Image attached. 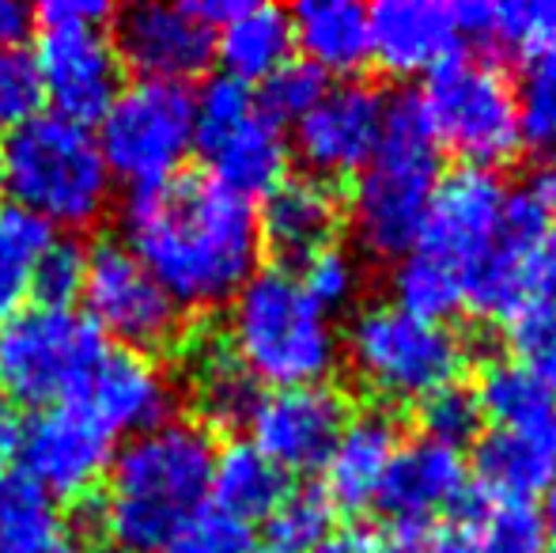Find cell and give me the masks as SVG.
Here are the masks:
<instances>
[{
    "instance_id": "obj_1",
    "label": "cell",
    "mask_w": 556,
    "mask_h": 553,
    "mask_svg": "<svg viewBox=\"0 0 556 553\" xmlns=\"http://www.w3.org/2000/svg\"><path fill=\"white\" fill-rule=\"evenodd\" d=\"M122 236L182 311L231 303L262 259L254 201L208 175H170L132 190Z\"/></svg>"
},
{
    "instance_id": "obj_2",
    "label": "cell",
    "mask_w": 556,
    "mask_h": 553,
    "mask_svg": "<svg viewBox=\"0 0 556 553\" xmlns=\"http://www.w3.org/2000/svg\"><path fill=\"white\" fill-rule=\"evenodd\" d=\"M216 443L198 420H167L129 436L111 458L103 527L122 553H163L178 527L201 512L213 481Z\"/></svg>"
},
{
    "instance_id": "obj_3",
    "label": "cell",
    "mask_w": 556,
    "mask_h": 553,
    "mask_svg": "<svg viewBox=\"0 0 556 553\" xmlns=\"http://www.w3.org/2000/svg\"><path fill=\"white\" fill-rule=\"evenodd\" d=\"M443 178V144L413 91L387 99L375 155L352 190V231L364 254L397 262L417 247L428 205Z\"/></svg>"
},
{
    "instance_id": "obj_4",
    "label": "cell",
    "mask_w": 556,
    "mask_h": 553,
    "mask_svg": "<svg viewBox=\"0 0 556 553\" xmlns=\"http://www.w3.org/2000/svg\"><path fill=\"white\" fill-rule=\"evenodd\" d=\"M227 349L257 384H269L273 391L323 384L341 356L330 315L285 266H257L231 296Z\"/></svg>"
},
{
    "instance_id": "obj_5",
    "label": "cell",
    "mask_w": 556,
    "mask_h": 553,
    "mask_svg": "<svg viewBox=\"0 0 556 553\" xmlns=\"http://www.w3.org/2000/svg\"><path fill=\"white\" fill-rule=\"evenodd\" d=\"M0 183L15 209L50 228H88L111 205L114 178L88 126L35 114L0 140Z\"/></svg>"
},
{
    "instance_id": "obj_6",
    "label": "cell",
    "mask_w": 556,
    "mask_h": 553,
    "mask_svg": "<svg viewBox=\"0 0 556 553\" xmlns=\"http://www.w3.org/2000/svg\"><path fill=\"white\" fill-rule=\"evenodd\" d=\"M349 364L382 402H420L458 384L466 345L443 323H428L394 303H371L349 326Z\"/></svg>"
},
{
    "instance_id": "obj_7",
    "label": "cell",
    "mask_w": 556,
    "mask_h": 553,
    "mask_svg": "<svg viewBox=\"0 0 556 553\" xmlns=\"http://www.w3.org/2000/svg\"><path fill=\"white\" fill-rule=\"evenodd\" d=\"M106 338L76 307H23L0 326V391L20 406H58L84 394Z\"/></svg>"
},
{
    "instance_id": "obj_8",
    "label": "cell",
    "mask_w": 556,
    "mask_h": 553,
    "mask_svg": "<svg viewBox=\"0 0 556 553\" xmlns=\"http://www.w3.org/2000/svg\"><path fill=\"white\" fill-rule=\"evenodd\" d=\"M435 140L469 160L466 167H496L522 144L519 96L496 61L454 53L428 73L420 91Z\"/></svg>"
},
{
    "instance_id": "obj_9",
    "label": "cell",
    "mask_w": 556,
    "mask_h": 553,
    "mask_svg": "<svg viewBox=\"0 0 556 553\" xmlns=\"http://www.w3.org/2000/svg\"><path fill=\"white\" fill-rule=\"evenodd\" d=\"M96 140L111 178L132 190L167 183L193 152V91L167 80L129 84L99 118Z\"/></svg>"
},
{
    "instance_id": "obj_10",
    "label": "cell",
    "mask_w": 556,
    "mask_h": 553,
    "mask_svg": "<svg viewBox=\"0 0 556 553\" xmlns=\"http://www.w3.org/2000/svg\"><path fill=\"white\" fill-rule=\"evenodd\" d=\"M80 296L88 303L84 315L103 338L122 341V349L152 356L182 341V307L122 239H99L88 251Z\"/></svg>"
},
{
    "instance_id": "obj_11",
    "label": "cell",
    "mask_w": 556,
    "mask_h": 553,
    "mask_svg": "<svg viewBox=\"0 0 556 553\" xmlns=\"http://www.w3.org/2000/svg\"><path fill=\"white\" fill-rule=\"evenodd\" d=\"M20 474H27L53 501H84L106 478L114 458V436L80 399L38 410L20 428Z\"/></svg>"
},
{
    "instance_id": "obj_12",
    "label": "cell",
    "mask_w": 556,
    "mask_h": 553,
    "mask_svg": "<svg viewBox=\"0 0 556 553\" xmlns=\"http://www.w3.org/2000/svg\"><path fill=\"white\" fill-rule=\"evenodd\" d=\"M504 193V178L489 167H462L440 178L413 251H425L458 280H466L477 262L496 251Z\"/></svg>"
},
{
    "instance_id": "obj_13",
    "label": "cell",
    "mask_w": 556,
    "mask_h": 553,
    "mask_svg": "<svg viewBox=\"0 0 556 553\" xmlns=\"http://www.w3.org/2000/svg\"><path fill=\"white\" fill-rule=\"evenodd\" d=\"M349 417L352 414L344 394L326 384H315L262 394L247 425L250 443L280 474H311L323 470L326 458L333 455Z\"/></svg>"
},
{
    "instance_id": "obj_14",
    "label": "cell",
    "mask_w": 556,
    "mask_h": 553,
    "mask_svg": "<svg viewBox=\"0 0 556 553\" xmlns=\"http://www.w3.org/2000/svg\"><path fill=\"white\" fill-rule=\"evenodd\" d=\"M371 504L379 516H387V524H394L397 535H428L440 516L473 508L477 493L469 486L462 451L420 436L413 443H397Z\"/></svg>"
},
{
    "instance_id": "obj_15",
    "label": "cell",
    "mask_w": 556,
    "mask_h": 553,
    "mask_svg": "<svg viewBox=\"0 0 556 553\" xmlns=\"http://www.w3.org/2000/svg\"><path fill=\"white\" fill-rule=\"evenodd\" d=\"M38 76L53 114L91 126L122 91V58L103 27H50L38 42Z\"/></svg>"
},
{
    "instance_id": "obj_16",
    "label": "cell",
    "mask_w": 556,
    "mask_h": 553,
    "mask_svg": "<svg viewBox=\"0 0 556 553\" xmlns=\"http://www.w3.org/2000/svg\"><path fill=\"white\" fill-rule=\"evenodd\" d=\"M111 42L122 65L137 68L140 80L182 84L213 65L216 30L205 27L190 4L144 0L117 12Z\"/></svg>"
},
{
    "instance_id": "obj_17",
    "label": "cell",
    "mask_w": 556,
    "mask_h": 553,
    "mask_svg": "<svg viewBox=\"0 0 556 553\" xmlns=\"http://www.w3.org/2000/svg\"><path fill=\"white\" fill-rule=\"evenodd\" d=\"M382 114L387 99L379 88L356 80L337 84L295 122V152L323 183L364 171L379 144Z\"/></svg>"
},
{
    "instance_id": "obj_18",
    "label": "cell",
    "mask_w": 556,
    "mask_h": 553,
    "mask_svg": "<svg viewBox=\"0 0 556 553\" xmlns=\"http://www.w3.org/2000/svg\"><path fill=\"white\" fill-rule=\"evenodd\" d=\"M80 402L111 436H140L175 420L178 391L160 361L132 349H106L96 364Z\"/></svg>"
},
{
    "instance_id": "obj_19",
    "label": "cell",
    "mask_w": 556,
    "mask_h": 553,
    "mask_svg": "<svg viewBox=\"0 0 556 553\" xmlns=\"http://www.w3.org/2000/svg\"><path fill=\"white\" fill-rule=\"evenodd\" d=\"M367 38L371 58L394 76L432 73L462 42L454 4L435 0H379L367 8Z\"/></svg>"
},
{
    "instance_id": "obj_20",
    "label": "cell",
    "mask_w": 556,
    "mask_h": 553,
    "mask_svg": "<svg viewBox=\"0 0 556 553\" xmlns=\"http://www.w3.org/2000/svg\"><path fill=\"white\" fill-rule=\"evenodd\" d=\"M341 224V205L330 183L315 175H285L262 198L257 236L262 247L277 251L285 262H307L311 254L333 247Z\"/></svg>"
},
{
    "instance_id": "obj_21",
    "label": "cell",
    "mask_w": 556,
    "mask_h": 553,
    "mask_svg": "<svg viewBox=\"0 0 556 553\" xmlns=\"http://www.w3.org/2000/svg\"><path fill=\"white\" fill-rule=\"evenodd\" d=\"M556 470V425L538 432L481 436L473 448V493L484 504H530Z\"/></svg>"
},
{
    "instance_id": "obj_22",
    "label": "cell",
    "mask_w": 556,
    "mask_h": 553,
    "mask_svg": "<svg viewBox=\"0 0 556 553\" xmlns=\"http://www.w3.org/2000/svg\"><path fill=\"white\" fill-rule=\"evenodd\" d=\"M397 451V420L387 410H367V414L349 417L333 455L326 458V489L333 508L356 512L371 508L379 481L387 474L390 458Z\"/></svg>"
},
{
    "instance_id": "obj_23",
    "label": "cell",
    "mask_w": 556,
    "mask_h": 553,
    "mask_svg": "<svg viewBox=\"0 0 556 553\" xmlns=\"http://www.w3.org/2000/svg\"><path fill=\"white\" fill-rule=\"evenodd\" d=\"M292 38L303 50V61L318 73L352 76L371 61V38H367V8L356 0H307L288 12Z\"/></svg>"
},
{
    "instance_id": "obj_24",
    "label": "cell",
    "mask_w": 556,
    "mask_h": 553,
    "mask_svg": "<svg viewBox=\"0 0 556 553\" xmlns=\"http://www.w3.org/2000/svg\"><path fill=\"white\" fill-rule=\"evenodd\" d=\"M208 171L224 190L239 198H265L288 171V140L280 126H273L265 114H254L231 134H224L216 144L205 148Z\"/></svg>"
},
{
    "instance_id": "obj_25",
    "label": "cell",
    "mask_w": 556,
    "mask_h": 553,
    "mask_svg": "<svg viewBox=\"0 0 556 553\" xmlns=\"http://www.w3.org/2000/svg\"><path fill=\"white\" fill-rule=\"evenodd\" d=\"M292 20L277 4H247L231 23L216 30V53L224 61V73L242 84H262L285 61H292Z\"/></svg>"
},
{
    "instance_id": "obj_26",
    "label": "cell",
    "mask_w": 556,
    "mask_h": 553,
    "mask_svg": "<svg viewBox=\"0 0 556 553\" xmlns=\"http://www.w3.org/2000/svg\"><path fill=\"white\" fill-rule=\"evenodd\" d=\"M285 493L288 474H280L250 440H235L216 451L213 481H208L216 512L250 527L257 519H269V512L285 501Z\"/></svg>"
},
{
    "instance_id": "obj_27",
    "label": "cell",
    "mask_w": 556,
    "mask_h": 553,
    "mask_svg": "<svg viewBox=\"0 0 556 553\" xmlns=\"http://www.w3.org/2000/svg\"><path fill=\"white\" fill-rule=\"evenodd\" d=\"M190 376H193V399L213 428H239L254 414L262 387L257 379L235 361L227 341L216 338H190Z\"/></svg>"
},
{
    "instance_id": "obj_28",
    "label": "cell",
    "mask_w": 556,
    "mask_h": 553,
    "mask_svg": "<svg viewBox=\"0 0 556 553\" xmlns=\"http://www.w3.org/2000/svg\"><path fill=\"white\" fill-rule=\"evenodd\" d=\"M477 406L504 432H538L556 425V391L522 368L515 356H496L477 379Z\"/></svg>"
},
{
    "instance_id": "obj_29",
    "label": "cell",
    "mask_w": 556,
    "mask_h": 553,
    "mask_svg": "<svg viewBox=\"0 0 556 553\" xmlns=\"http://www.w3.org/2000/svg\"><path fill=\"white\" fill-rule=\"evenodd\" d=\"M61 512L27 474L0 470V553H46L61 542Z\"/></svg>"
},
{
    "instance_id": "obj_30",
    "label": "cell",
    "mask_w": 556,
    "mask_h": 553,
    "mask_svg": "<svg viewBox=\"0 0 556 553\" xmlns=\"http://www.w3.org/2000/svg\"><path fill=\"white\" fill-rule=\"evenodd\" d=\"M53 243V228L23 209L0 213V326L23 311L30 300V280L42 251Z\"/></svg>"
},
{
    "instance_id": "obj_31",
    "label": "cell",
    "mask_w": 556,
    "mask_h": 553,
    "mask_svg": "<svg viewBox=\"0 0 556 553\" xmlns=\"http://www.w3.org/2000/svg\"><path fill=\"white\" fill-rule=\"evenodd\" d=\"M390 288H394V307L428 323H443L462 307V280L425 251H409L405 259H397Z\"/></svg>"
},
{
    "instance_id": "obj_32",
    "label": "cell",
    "mask_w": 556,
    "mask_h": 553,
    "mask_svg": "<svg viewBox=\"0 0 556 553\" xmlns=\"http://www.w3.org/2000/svg\"><path fill=\"white\" fill-rule=\"evenodd\" d=\"M333 519L337 508L323 489H288L265 519V542L273 553H315L333 535Z\"/></svg>"
},
{
    "instance_id": "obj_33",
    "label": "cell",
    "mask_w": 556,
    "mask_h": 553,
    "mask_svg": "<svg viewBox=\"0 0 556 553\" xmlns=\"http://www.w3.org/2000/svg\"><path fill=\"white\" fill-rule=\"evenodd\" d=\"M522 140L538 152H556V35L527 53L519 96Z\"/></svg>"
},
{
    "instance_id": "obj_34",
    "label": "cell",
    "mask_w": 556,
    "mask_h": 553,
    "mask_svg": "<svg viewBox=\"0 0 556 553\" xmlns=\"http://www.w3.org/2000/svg\"><path fill=\"white\" fill-rule=\"evenodd\" d=\"M257 114L254 91L250 84L235 80V76H208L198 91H193V148L205 152L208 144H216L224 134H231L235 126H242L247 118Z\"/></svg>"
},
{
    "instance_id": "obj_35",
    "label": "cell",
    "mask_w": 556,
    "mask_h": 553,
    "mask_svg": "<svg viewBox=\"0 0 556 553\" xmlns=\"http://www.w3.org/2000/svg\"><path fill=\"white\" fill-rule=\"evenodd\" d=\"M326 91H330L326 73H318L311 61L292 58V61H285L273 76H265L254 103H257V114H265L273 126H288V122L295 126V122H300Z\"/></svg>"
},
{
    "instance_id": "obj_36",
    "label": "cell",
    "mask_w": 556,
    "mask_h": 553,
    "mask_svg": "<svg viewBox=\"0 0 556 553\" xmlns=\"http://www.w3.org/2000/svg\"><path fill=\"white\" fill-rule=\"evenodd\" d=\"M473 553H549V539L530 504H484V516L466 527Z\"/></svg>"
},
{
    "instance_id": "obj_37",
    "label": "cell",
    "mask_w": 556,
    "mask_h": 553,
    "mask_svg": "<svg viewBox=\"0 0 556 553\" xmlns=\"http://www.w3.org/2000/svg\"><path fill=\"white\" fill-rule=\"evenodd\" d=\"M420 432L425 440L443 443L451 451H462L466 443H473L481 436V406H477V394L462 384H446L440 391H432L428 399H420Z\"/></svg>"
},
{
    "instance_id": "obj_38",
    "label": "cell",
    "mask_w": 556,
    "mask_h": 553,
    "mask_svg": "<svg viewBox=\"0 0 556 553\" xmlns=\"http://www.w3.org/2000/svg\"><path fill=\"white\" fill-rule=\"evenodd\" d=\"M507 338H511L515 361L556 391V307L527 300L507 318Z\"/></svg>"
},
{
    "instance_id": "obj_39",
    "label": "cell",
    "mask_w": 556,
    "mask_h": 553,
    "mask_svg": "<svg viewBox=\"0 0 556 553\" xmlns=\"http://www.w3.org/2000/svg\"><path fill=\"white\" fill-rule=\"evenodd\" d=\"M46 91L38 76V61L30 50H0V134H12L23 122L42 114Z\"/></svg>"
},
{
    "instance_id": "obj_40",
    "label": "cell",
    "mask_w": 556,
    "mask_h": 553,
    "mask_svg": "<svg viewBox=\"0 0 556 553\" xmlns=\"http://www.w3.org/2000/svg\"><path fill=\"white\" fill-rule=\"evenodd\" d=\"M84 262H88V251L76 239L53 236L30 280V296L38 300V307H73L76 296L84 292Z\"/></svg>"
},
{
    "instance_id": "obj_41",
    "label": "cell",
    "mask_w": 556,
    "mask_h": 553,
    "mask_svg": "<svg viewBox=\"0 0 556 553\" xmlns=\"http://www.w3.org/2000/svg\"><path fill=\"white\" fill-rule=\"evenodd\" d=\"M295 277H300L303 292H307L326 315L349 307L359 292V280H364L359 277V262L352 259L349 251H341V247H326V251L311 254V259L303 262V274H295Z\"/></svg>"
},
{
    "instance_id": "obj_42",
    "label": "cell",
    "mask_w": 556,
    "mask_h": 553,
    "mask_svg": "<svg viewBox=\"0 0 556 553\" xmlns=\"http://www.w3.org/2000/svg\"><path fill=\"white\" fill-rule=\"evenodd\" d=\"M163 553H257V539L247 524L216 508H201L178 527Z\"/></svg>"
},
{
    "instance_id": "obj_43",
    "label": "cell",
    "mask_w": 556,
    "mask_h": 553,
    "mask_svg": "<svg viewBox=\"0 0 556 553\" xmlns=\"http://www.w3.org/2000/svg\"><path fill=\"white\" fill-rule=\"evenodd\" d=\"M42 30L50 27H103L111 20V4L103 0H46L35 12Z\"/></svg>"
},
{
    "instance_id": "obj_44",
    "label": "cell",
    "mask_w": 556,
    "mask_h": 553,
    "mask_svg": "<svg viewBox=\"0 0 556 553\" xmlns=\"http://www.w3.org/2000/svg\"><path fill=\"white\" fill-rule=\"evenodd\" d=\"M527 300H542L556 307V224L527 254Z\"/></svg>"
},
{
    "instance_id": "obj_45",
    "label": "cell",
    "mask_w": 556,
    "mask_h": 553,
    "mask_svg": "<svg viewBox=\"0 0 556 553\" xmlns=\"http://www.w3.org/2000/svg\"><path fill=\"white\" fill-rule=\"evenodd\" d=\"M315 553H394V546H390V542H382L375 531L349 527V531H333Z\"/></svg>"
},
{
    "instance_id": "obj_46",
    "label": "cell",
    "mask_w": 556,
    "mask_h": 553,
    "mask_svg": "<svg viewBox=\"0 0 556 553\" xmlns=\"http://www.w3.org/2000/svg\"><path fill=\"white\" fill-rule=\"evenodd\" d=\"M30 23H35V12L20 0H0V50H15L27 38Z\"/></svg>"
},
{
    "instance_id": "obj_47",
    "label": "cell",
    "mask_w": 556,
    "mask_h": 553,
    "mask_svg": "<svg viewBox=\"0 0 556 553\" xmlns=\"http://www.w3.org/2000/svg\"><path fill=\"white\" fill-rule=\"evenodd\" d=\"M538 519L545 527V539H556V470L542 489V512H538Z\"/></svg>"
},
{
    "instance_id": "obj_48",
    "label": "cell",
    "mask_w": 556,
    "mask_h": 553,
    "mask_svg": "<svg viewBox=\"0 0 556 553\" xmlns=\"http://www.w3.org/2000/svg\"><path fill=\"white\" fill-rule=\"evenodd\" d=\"M15 448H20V425L0 410V466L15 455Z\"/></svg>"
},
{
    "instance_id": "obj_49",
    "label": "cell",
    "mask_w": 556,
    "mask_h": 553,
    "mask_svg": "<svg viewBox=\"0 0 556 553\" xmlns=\"http://www.w3.org/2000/svg\"><path fill=\"white\" fill-rule=\"evenodd\" d=\"M46 553H80V546H73V542H65V539H61L58 546H50Z\"/></svg>"
},
{
    "instance_id": "obj_50",
    "label": "cell",
    "mask_w": 556,
    "mask_h": 553,
    "mask_svg": "<svg viewBox=\"0 0 556 553\" xmlns=\"http://www.w3.org/2000/svg\"><path fill=\"white\" fill-rule=\"evenodd\" d=\"M96 553H122V550H114V546H103V550H96Z\"/></svg>"
},
{
    "instance_id": "obj_51",
    "label": "cell",
    "mask_w": 556,
    "mask_h": 553,
    "mask_svg": "<svg viewBox=\"0 0 556 553\" xmlns=\"http://www.w3.org/2000/svg\"><path fill=\"white\" fill-rule=\"evenodd\" d=\"M553 553H556V550H553Z\"/></svg>"
}]
</instances>
